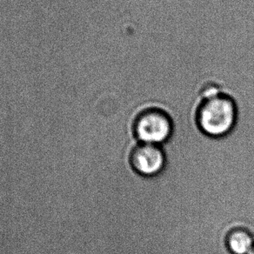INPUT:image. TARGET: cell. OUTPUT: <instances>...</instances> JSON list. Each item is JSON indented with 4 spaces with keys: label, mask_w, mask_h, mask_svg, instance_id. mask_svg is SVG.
I'll use <instances>...</instances> for the list:
<instances>
[{
    "label": "cell",
    "mask_w": 254,
    "mask_h": 254,
    "mask_svg": "<svg viewBox=\"0 0 254 254\" xmlns=\"http://www.w3.org/2000/svg\"><path fill=\"white\" fill-rule=\"evenodd\" d=\"M249 254H254V247H253V249L251 250L250 253H249Z\"/></svg>",
    "instance_id": "5"
},
{
    "label": "cell",
    "mask_w": 254,
    "mask_h": 254,
    "mask_svg": "<svg viewBox=\"0 0 254 254\" xmlns=\"http://www.w3.org/2000/svg\"><path fill=\"white\" fill-rule=\"evenodd\" d=\"M131 131L138 143L161 145L172 138L174 122L166 110L150 106L137 113L132 122Z\"/></svg>",
    "instance_id": "2"
},
{
    "label": "cell",
    "mask_w": 254,
    "mask_h": 254,
    "mask_svg": "<svg viewBox=\"0 0 254 254\" xmlns=\"http://www.w3.org/2000/svg\"><path fill=\"white\" fill-rule=\"evenodd\" d=\"M238 120L239 108L232 96L214 83L203 87L195 111V123L202 134L214 139L226 138L233 132Z\"/></svg>",
    "instance_id": "1"
},
{
    "label": "cell",
    "mask_w": 254,
    "mask_h": 254,
    "mask_svg": "<svg viewBox=\"0 0 254 254\" xmlns=\"http://www.w3.org/2000/svg\"><path fill=\"white\" fill-rule=\"evenodd\" d=\"M131 170L143 178H155L165 171L167 156L162 145L138 143L129 152Z\"/></svg>",
    "instance_id": "3"
},
{
    "label": "cell",
    "mask_w": 254,
    "mask_h": 254,
    "mask_svg": "<svg viewBox=\"0 0 254 254\" xmlns=\"http://www.w3.org/2000/svg\"><path fill=\"white\" fill-rule=\"evenodd\" d=\"M225 247L230 254H249L254 247V234L246 226L231 227L225 236Z\"/></svg>",
    "instance_id": "4"
}]
</instances>
